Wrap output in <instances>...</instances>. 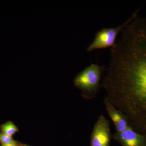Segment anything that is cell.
<instances>
[{"label": "cell", "instance_id": "1", "mask_svg": "<svg viewBox=\"0 0 146 146\" xmlns=\"http://www.w3.org/2000/svg\"><path fill=\"white\" fill-rule=\"evenodd\" d=\"M106 70L104 66L91 64L76 76L74 84L81 91L84 98L92 100L96 96L101 86V79Z\"/></svg>", "mask_w": 146, "mask_h": 146}, {"label": "cell", "instance_id": "2", "mask_svg": "<svg viewBox=\"0 0 146 146\" xmlns=\"http://www.w3.org/2000/svg\"><path fill=\"white\" fill-rule=\"evenodd\" d=\"M129 22V21H128L117 27L104 28L98 31L94 41L87 48V51L113 46L118 34L126 26Z\"/></svg>", "mask_w": 146, "mask_h": 146}, {"label": "cell", "instance_id": "3", "mask_svg": "<svg viewBox=\"0 0 146 146\" xmlns=\"http://www.w3.org/2000/svg\"><path fill=\"white\" fill-rule=\"evenodd\" d=\"M111 138L109 121L104 115H100L91 133L90 146H110Z\"/></svg>", "mask_w": 146, "mask_h": 146}, {"label": "cell", "instance_id": "4", "mask_svg": "<svg viewBox=\"0 0 146 146\" xmlns=\"http://www.w3.org/2000/svg\"><path fill=\"white\" fill-rule=\"evenodd\" d=\"M112 138L122 146H146V138L129 126L124 131L115 132Z\"/></svg>", "mask_w": 146, "mask_h": 146}, {"label": "cell", "instance_id": "5", "mask_svg": "<svg viewBox=\"0 0 146 146\" xmlns=\"http://www.w3.org/2000/svg\"><path fill=\"white\" fill-rule=\"evenodd\" d=\"M103 103L108 114L114 124L116 132H121L125 130L129 125L124 115L110 102L106 97L103 100Z\"/></svg>", "mask_w": 146, "mask_h": 146}, {"label": "cell", "instance_id": "6", "mask_svg": "<svg viewBox=\"0 0 146 146\" xmlns=\"http://www.w3.org/2000/svg\"><path fill=\"white\" fill-rule=\"evenodd\" d=\"M1 130V133L11 137L18 131V127L11 121L7 122L2 125Z\"/></svg>", "mask_w": 146, "mask_h": 146}, {"label": "cell", "instance_id": "7", "mask_svg": "<svg viewBox=\"0 0 146 146\" xmlns=\"http://www.w3.org/2000/svg\"><path fill=\"white\" fill-rule=\"evenodd\" d=\"M15 141L11 136H9L2 133H0V143L1 144L12 143Z\"/></svg>", "mask_w": 146, "mask_h": 146}, {"label": "cell", "instance_id": "8", "mask_svg": "<svg viewBox=\"0 0 146 146\" xmlns=\"http://www.w3.org/2000/svg\"><path fill=\"white\" fill-rule=\"evenodd\" d=\"M1 146H21V145L19 144L17 141H15L12 143L8 144H1Z\"/></svg>", "mask_w": 146, "mask_h": 146}, {"label": "cell", "instance_id": "9", "mask_svg": "<svg viewBox=\"0 0 146 146\" xmlns=\"http://www.w3.org/2000/svg\"><path fill=\"white\" fill-rule=\"evenodd\" d=\"M21 146H30L26 145H21Z\"/></svg>", "mask_w": 146, "mask_h": 146}]
</instances>
